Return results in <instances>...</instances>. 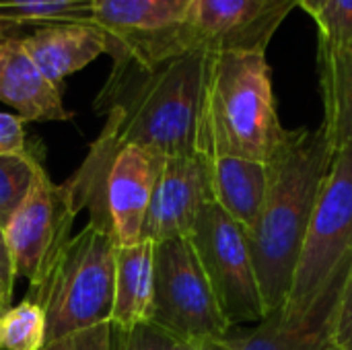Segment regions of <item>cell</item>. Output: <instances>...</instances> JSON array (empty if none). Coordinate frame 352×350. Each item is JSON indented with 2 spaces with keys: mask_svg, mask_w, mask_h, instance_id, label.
I'll return each mask as SVG.
<instances>
[{
  "mask_svg": "<svg viewBox=\"0 0 352 350\" xmlns=\"http://www.w3.org/2000/svg\"><path fill=\"white\" fill-rule=\"evenodd\" d=\"M109 39V37H107ZM111 72L95 97L118 149L136 144L163 157L198 155V128L212 56L192 23L109 39Z\"/></svg>",
  "mask_w": 352,
  "mask_h": 350,
  "instance_id": "obj_1",
  "label": "cell"
},
{
  "mask_svg": "<svg viewBox=\"0 0 352 350\" xmlns=\"http://www.w3.org/2000/svg\"><path fill=\"white\" fill-rule=\"evenodd\" d=\"M334 149L326 130H287L268 161L270 184L256 227L248 233L266 316L285 307L295 266L328 177Z\"/></svg>",
  "mask_w": 352,
  "mask_h": 350,
  "instance_id": "obj_2",
  "label": "cell"
},
{
  "mask_svg": "<svg viewBox=\"0 0 352 350\" xmlns=\"http://www.w3.org/2000/svg\"><path fill=\"white\" fill-rule=\"evenodd\" d=\"M285 134L266 54H214L200 113L198 155L268 163Z\"/></svg>",
  "mask_w": 352,
  "mask_h": 350,
  "instance_id": "obj_3",
  "label": "cell"
},
{
  "mask_svg": "<svg viewBox=\"0 0 352 350\" xmlns=\"http://www.w3.org/2000/svg\"><path fill=\"white\" fill-rule=\"evenodd\" d=\"M352 272V149L334 153L320 192L291 289L280 309L287 324L334 316Z\"/></svg>",
  "mask_w": 352,
  "mask_h": 350,
  "instance_id": "obj_4",
  "label": "cell"
},
{
  "mask_svg": "<svg viewBox=\"0 0 352 350\" xmlns=\"http://www.w3.org/2000/svg\"><path fill=\"white\" fill-rule=\"evenodd\" d=\"M165 159L136 144L118 149L105 134H99L78 171L68 179L78 210L87 208L89 221L109 231L118 248L142 241Z\"/></svg>",
  "mask_w": 352,
  "mask_h": 350,
  "instance_id": "obj_5",
  "label": "cell"
},
{
  "mask_svg": "<svg viewBox=\"0 0 352 350\" xmlns=\"http://www.w3.org/2000/svg\"><path fill=\"white\" fill-rule=\"evenodd\" d=\"M116 252L111 233L89 221L64 245L41 285L31 287L27 299L45 314L47 342L111 322Z\"/></svg>",
  "mask_w": 352,
  "mask_h": 350,
  "instance_id": "obj_6",
  "label": "cell"
},
{
  "mask_svg": "<svg viewBox=\"0 0 352 350\" xmlns=\"http://www.w3.org/2000/svg\"><path fill=\"white\" fill-rule=\"evenodd\" d=\"M151 324L177 342L221 340L231 330L190 237L155 243Z\"/></svg>",
  "mask_w": 352,
  "mask_h": 350,
  "instance_id": "obj_7",
  "label": "cell"
},
{
  "mask_svg": "<svg viewBox=\"0 0 352 350\" xmlns=\"http://www.w3.org/2000/svg\"><path fill=\"white\" fill-rule=\"evenodd\" d=\"M190 241L231 328L266 320L248 231L210 200L202 208Z\"/></svg>",
  "mask_w": 352,
  "mask_h": 350,
  "instance_id": "obj_8",
  "label": "cell"
},
{
  "mask_svg": "<svg viewBox=\"0 0 352 350\" xmlns=\"http://www.w3.org/2000/svg\"><path fill=\"white\" fill-rule=\"evenodd\" d=\"M78 212L68 182L54 184L41 167L29 196L4 229L16 278L29 281L31 287L41 285L70 241Z\"/></svg>",
  "mask_w": 352,
  "mask_h": 350,
  "instance_id": "obj_9",
  "label": "cell"
},
{
  "mask_svg": "<svg viewBox=\"0 0 352 350\" xmlns=\"http://www.w3.org/2000/svg\"><path fill=\"white\" fill-rule=\"evenodd\" d=\"M297 0H196L192 29L210 54L262 52Z\"/></svg>",
  "mask_w": 352,
  "mask_h": 350,
  "instance_id": "obj_10",
  "label": "cell"
},
{
  "mask_svg": "<svg viewBox=\"0 0 352 350\" xmlns=\"http://www.w3.org/2000/svg\"><path fill=\"white\" fill-rule=\"evenodd\" d=\"M212 200L202 155L167 157L146 212L142 239L161 243L190 237L202 208Z\"/></svg>",
  "mask_w": 352,
  "mask_h": 350,
  "instance_id": "obj_11",
  "label": "cell"
},
{
  "mask_svg": "<svg viewBox=\"0 0 352 350\" xmlns=\"http://www.w3.org/2000/svg\"><path fill=\"white\" fill-rule=\"evenodd\" d=\"M0 101L14 107L25 122H66L62 89L54 87L35 66L23 37L0 41Z\"/></svg>",
  "mask_w": 352,
  "mask_h": 350,
  "instance_id": "obj_12",
  "label": "cell"
},
{
  "mask_svg": "<svg viewBox=\"0 0 352 350\" xmlns=\"http://www.w3.org/2000/svg\"><path fill=\"white\" fill-rule=\"evenodd\" d=\"M23 45L39 72L62 89L66 76L107 54L109 39L93 23H64L33 29L23 37Z\"/></svg>",
  "mask_w": 352,
  "mask_h": 350,
  "instance_id": "obj_13",
  "label": "cell"
},
{
  "mask_svg": "<svg viewBox=\"0 0 352 350\" xmlns=\"http://www.w3.org/2000/svg\"><path fill=\"white\" fill-rule=\"evenodd\" d=\"M204 157V155H202ZM212 202H217L248 233L256 227L266 202L270 167L239 157H204Z\"/></svg>",
  "mask_w": 352,
  "mask_h": 350,
  "instance_id": "obj_14",
  "label": "cell"
},
{
  "mask_svg": "<svg viewBox=\"0 0 352 350\" xmlns=\"http://www.w3.org/2000/svg\"><path fill=\"white\" fill-rule=\"evenodd\" d=\"M155 291V243L142 239L116 252L111 326L130 330L148 324Z\"/></svg>",
  "mask_w": 352,
  "mask_h": 350,
  "instance_id": "obj_15",
  "label": "cell"
},
{
  "mask_svg": "<svg viewBox=\"0 0 352 350\" xmlns=\"http://www.w3.org/2000/svg\"><path fill=\"white\" fill-rule=\"evenodd\" d=\"M196 0H91V23L109 39L148 35L190 23Z\"/></svg>",
  "mask_w": 352,
  "mask_h": 350,
  "instance_id": "obj_16",
  "label": "cell"
},
{
  "mask_svg": "<svg viewBox=\"0 0 352 350\" xmlns=\"http://www.w3.org/2000/svg\"><path fill=\"white\" fill-rule=\"evenodd\" d=\"M318 66L326 107L322 128L334 153L352 149V41L344 45L318 41Z\"/></svg>",
  "mask_w": 352,
  "mask_h": 350,
  "instance_id": "obj_17",
  "label": "cell"
},
{
  "mask_svg": "<svg viewBox=\"0 0 352 350\" xmlns=\"http://www.w3.org/2000/svg\"><path fill=\"white\" fill-rule=\"evenodd\" d=\"M332 328L334 316H318L293 326L276 311L245 334H227L221 344L223 350H326L334 344Z\"/></svg>",
  "mask_w": 352,
  "mask_h": 350,
  "instance_id": "obj_18",
  "label": "cell"
},
{
  "mask_svg": "<svg viewBox=\"0 0 352 350\" xmlns=\"http://www.w3.org/2000/svg\"><path fill=\"white\" fill-rule=\"evenodd\" d=\"M0 19L31 29L64 23H91V0H0Z\"/></svg>",
  "mask_w": 352,
  "mask_h": 350,
  "instance_id": "obj_19",
  "label": "cell"
},
{
  "mask_svg": "<svg viewBox=\"0 0 352 350\" xmlns=\"http://www.w3.org/2000/svg\"><path fill=\"white\" fill-rule=\"evenodd\" d=\"M41 167L31 149L19 155H0V225L4 229L29 196Z\"/></svg>",
  "mask_w": 352,
  "mask_h": 350,
  "instance_id": "obj_20",
  "label": "cell"
},
{
  "mask_svg": "<svg viewBox=\"0 0 352 350\" xmlns=\"http://www.w3.org/2000/svg\"><path fill=\"white\" fill-rule=\"evenodd\" d=\"M2 350H43L47 344V326L43 309L31 299L8 307L2 316Z\"/></svg>",
  "mask_w": 352,
  "mask_h": 350,
  "instance_id": "obj_21",
  "label": "cell"
},
{
  "mask_svg": "<svg viewBox=\"0 0 352 350\" xmlns=\"http://www.w3.org/2000/svg\"><path fill=\"white\" fill-rule=\"evenodd\" d=\"M314 19L318 23V41L328 45L352 41V0H328Z\"/></svg>",
  "mask_w": 352,
  "mask_h": 350,
  "instance_id": "obj_22",
  "label": "cell"
},
{
  "mask_svg": "<svg viewBox=\"0 0 352 350\" xmlns=\"http://www.w3.org/2000/svg\"><path fill=\"white\" fill-rule=\"evenodd\" d=\"M177 340L155 324H140L130 330L113 328V350H175Z\"/></svg>",
  "mask_w": 352,
  "mask_h": 350,
  "instance_id": "obj_23",
  "label": "cell"
},
{
  "mask_svg": "<svg viewBox=\"0 0 352 350\" xmlns=\"http://www.w3.org/2000/svg\"><path fill=\"white\" fill-rule=\"evenodd\" d=\"M43 350H113V326L101 322L97 326L50 340Z\"/></svg>",
  "mask_w": 352,
  "mask_h": 350,
  "instance_id": "obj_24",
  "label": "cell"
},
{
  "mask_svg": "<svg viewBox=\"0 0 352 350\" xmlns=\"http://www.w3.org/2000/svg\"><path fill=\"white\" fill-rule=\"evenodd\" d=\"M332 340L340 350H352V272L342 289V295L334 314Z\"/></svg>",
  "mask_w": 352,
  "mask_h": 350,
  "instance_id": "obj_25",
  "label": "cell"
},
{
  "mask_svg": "<svg viewBox=\"0 0 352 350\" xmlns=\"http://www.w3.org/2000/svg\"><path fill=\"white\" fill-rule=\"evenodd\" d=\"M23 124L25 120L21 116L0 111V155H19L29 151Z\"/></svg>",
  "mask_w": 352,
  "mask_h": 350,
  "instance_id": "obj_26",
  "label": "cell"
},
{
  "mask_svg": "<svg viewBox=\"0 0 352 350\" xmlns=\"http://www.w3.org/2000/svg\"><path fill=\"white\" fill-rule=\"evenodd\" d=\"M14 281H16V274H14L10 250H8V243H6V233H4V227L0 225V283H2V289H4L8 299H12Z\"/></svg>",
  "mask_w": 352,
  "mask_h": 350,
  "instance_id": "obj_27",
  "label": "cell"
},
{
  "mask_svg": "<svg viewBox=\"0 0 352 350\" xmlns=\"http://www.w3.org/2000/svg\"><path fill=\"white\" fill-rule=\"evenodd\" d=\"M33 29L23 25V23H16V21H8V19H0V41L4 39H10V37H25L29 35Z\"/></svg>",
  "mask_w": 352,
  "mask_h": 350,
  "instance_id": "obj_28",
  "label": "cell"
},
{
  "mask_svg": "<svg viewBox=\"0 0 352 350\" xmlns=\"http://www.w3.org/2000/svg\"><path fill=\"white\" fill-rule=\"evenodd\" d=\"M175 350H223V344L221 340H192V342H177Z\"/></svg>",
  "mask_w": 352,
  "mask_h": 350,
  "instance_id": "obj_29",
  "label": "cell"
},
{
  "mask_svg": "<svg viewBox=\"0 0 352 350\" xmlns=\"http://www.w3.org/2000/svg\"><path fill=\"white\" fill-rule=\"evenodd\" d=\"M297 2H299V6H301L307 14L316 17V14L324 8V4H326L328 0H297Z\"/></svg>",
  "mask_w": 352,
  "mask_h": 350,
  "instance_id": "obj_30",
  "label": "cell"
},
{
  "mask_svg": "<svg viewBox=\"0 0 352 350\" xmlns=\"http://www.w3.org/2000/svg\"><path fill=\"white\" fill-rule=\"evenodd\" d=\"M0 305L6 307V309L10 307V299L6 297V293H4V289H2V283H0Z\"/></svg>",
  "mask_w": 352,
  "mask_h": 350,
  "instance_id": "obj_31",
  "label": "cell"
},
{
  "mask_svg": "<svg viewBox=\"0 0 352 350\" xmlns=\"http://www.w3.org/2000/svg\"><path fill=\"white\" fill-rule=\"evenodd\" d=\"M4 311H6V307L0 305V330H2V316H4ZM0 350H2V342H0Z\"/></svg>",
  "mask_w": 352,
  "mask_h": 350,
  "instance_id": "obj_32",
  "label": "cell"
},
{
  "mask_svg": "<svg viewBox=\"0 0 352 350\" xmlns=\"http://www.w3.org/2000/svg\"><path fill=\"white\" fill-rule=\"evenodd\" d=\"M326 350H340V349H338L336 344H332V347H328V349H326Z\"/></svg>",
  "mask_w": 352,
  "mask_h": 350,
  "instance_id": "obj_33",
  "label": "cell"
}]
</instances>
